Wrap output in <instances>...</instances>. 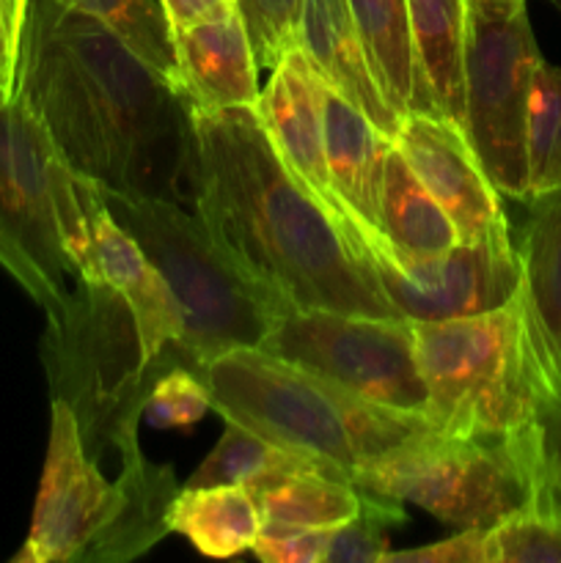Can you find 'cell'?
<instances>
[{
  "label": "cell",
  "instance_id": "cell-31",
  "mask_svg": "<svg viewBox=\"0 0 561 563\" xmlns=\"http://www.w3.org/2000/svg\"><path fill=\"white\" fill-rule=\"evenodd\" d=\"M531 438L539 487L537 509H561V363L539 399Z\"/></svg>",
  "mask_w": 561,
  "mask_h": 563
},
{
  "label": "cell",
  "instance_id": "cell-35",
  "mask_svg": "<svg viewBox=\"0 0 561 563\" xmlns=\"http://www.w3.org/2000/svg\"><path fill=\"white\" fill-rule=\"evenodd\" d=\"M160 5L168 16L170 27L179 31V27H190L226 14L234 9V0H160Z\"/></svg>",
  "mask_w": 561,
  "mask_h": 563
},
{
  "label": "cell",
  "instance_id": "cell-5",
  "mask_svg": "<svg viewBox=\"0 0 561 563\" xmlns=\"http://www.w3.org/2000/svg\"><path fill=\"white\" fill-rule=\"evenodd\" d=\"M50 396L77 421L91 460L116 451L121 462L143 454L138 423L154 383L185 366L176 346L146 355L141 328L124 297L102 280L75 278L66 300L47 313L42 344Z\"/></svg>",
  "mask_w": 561,
  "mask_h": 563
},
{
  "label": "cell",
  "instance_id": "cell-4",
  "mask_svg": "<svg viewBox=\"0 0 561 563\" xmlns=\"http://www.w3.org/2000/svg\"><path fill=\"white\" fill-rule=\"evenodd\" d=\"M212 410L275 445L314 456L346 476L429 421L374 405L264 350H231L198 368Z\"/></svg>",
  "mask_w": 561,
  "mask_h": 563
},
{
  "label": "cell",
  "instance_id": "cell-1",
  "mask_svg": "<svg viewBox=\"0 0 561 563\" xmlns=\"http://www.w3.org/2000/svg\"><path fill=\"white\" fill-rule=\"evenodd\" d=\"M14 93L72 170L102 190L193 203V115L179 80L138 58L105 22L28 0Z\"/></svg>",
  "mask_w": 561,
  "mask_h": 563
},
{
  "label": "cell",
  "instance_id": "cell-34",
  "mask_svg": "<svg viewBox=\"0 0 561 563\" xmlns=\"http://www.w3.org/2000/svg\"><path fill=\"white\" fill-rule=\"evenodd\" d=\"M487 533L482 528H460L443 542L413 550H388L383 563H490Z\"/></svg>",
  "mask_w": 561,
  "mask_h": 563
},
{
  "label": "cell",
  "instance_id": "cell-2",
  "mask_svg": "<svg viewBox=\"0 0 561 563\" xmlns=\"http://www.w3.org/2000/svg\"><path fill=\"white\" fill-rule=\"evenodd\" d=\"M196 214L297 308L402 319L253 108L193 110Z\"/></svg>",
  "mask_w": 561,
  "mask_h": 563
},
{
  "label": "cell",
  "instance_id": "cell-8",
  "mask_svg": "<svg viewBox=\"0 0 561 563\" xmlns=\"http://www.w3.org/2000/svg\"><path fill=\"white\" fill-rule=\"evenodd\" d=\"M352 484L421 506L446 526L482 531L539 506L531 429L509 440H476L427 427L358 467Z\"/></svg>",
  "mask_w": 561,
  "mask_h": 563
},
{
  "label": "cell",
  "instance_id": "cell-24",
  "mask_svg": "<svg viewBox=\"0 0 561 563\" xmlns=\"http://www.w3.org/2000/svg\"><path fill=\"white\" fill-rule=\"evenodd\" d=\"M361 42L366 47L377 86L399 119L413 113L416 55H413L407 0H346Z\"/></svg>",
  "mask_w": 561,
  "mask_h": 563
},
{
  "label": "cell",
  "instance_id": "cell-16",
  "mask_svg": "<svg viewBox=\"0 0 561 563\" xmlns=\"http://www.w3.org/2000/svg\"><path fill=\"white\" fill-rule=\"evenodd\" d=\"M176 75L193 110L253 108L258 64L237 5L215 20L174 31Z\"/></svg>",
  "mask_w": 561,
  "mask_h": 563
},
{
  "label": "cell",
  "instance_id": "cell-28",
  "mask_svg": "<svg viewBox=\"0 0 561 563\" xmlns=\"http://www.w3.org/2000/svg\"><path fill=\"white\" fill-rule=\"evenodd\" d=\"M405 520L399 500L363 493V506L352 520L330 531L324 563H383L388 555V528Z\"/></svg>",
  "mask_w": 561,
  "mask_h": 563
},
{
  "label": "cell",
  "instance_id": "cell-17",
  "mask_svg": "<svg viewBox=\"0 0 561 563\" xmlns=\"http://www.w3.org/2000/svg\"><path fill=\"white\" fill-rule=\"evenodd\" d=\"M416 99L413 113L438 115L465 132L468 0H407Z\"/></svg>",
  "mask_w": 561,
  "mask_h": 563
},
{
  "label": "cell",
  "instance_id": "cell-15",
  "mask_svg": "<svg viewBox=\"0 0 561 563\" xmlns=\"http://www.w3.org/2000/svg\"><path fill=\"white\" fill-rule=\"evenodd\" d=\"M86 209L91 231V269L86 280H102L124 297L138 319L146 355L154 361L163 350L179 344L185 333L179 300L130 231L110 214L102 187L88 176Z\"/></svg>",
  "mask_w": 561,
  "mask_h": 563
},
{
  "label": "cell",
  "instance_id": "cell-23",
  "mask_svg": "<svg viewBox=\"0 0 561 563\" xmlns=\"http://www.w3.org/2000/svg\"><path fill=\"white\" fill-rule=\"evenodd\" d=\"M289 473H324V476L344 478L333 465L314 456L297 454V451L275 445L258 438L251 429L240 423L226 421L223 438L218 440L207 460L193 471L185 487H218V484H240L248 493L258 489L273 478L289 476Z\"/></svg>",
  "mask_w": 561,
  "mask_h": 563
},
{
  "label": "cell",
  "instance_id": "cell-27",
  "mask_svg": "<svg viewBox=\"0 0 561 563\" xmlns=\"http://www.w3.org/2000/svg\"><path fill=\"white\" fill-rule=\"evenodd\" d=\"M528 196L561 187V66H537L526 113ZM528 198V201H531Z\"/></svg>",
  "mask_w": 561,
  "mask_h": 563
},
{
  "label": "cell",
  "instance_id": "cell-21",
  "mask_svg": "<svg viewBox=\"0 0 561 563\" xmlns=\"http://www.w3.org/2000/svg\"><path fill=\"white\" fill-rule=\"evenodd\" d=\"M262 526L256 498L240 484L182 487L170 506V533L190 539L209 559H234L251 550Z\"/></svg>",
  "mask_w": 561,
  "mask_h": 563
},
{
  "label": "cell",
  "instance_id": "cell-3",
  "mask_svg": "<svg viewBox=\"0 0 561 563\" xmlns=\"http://www.w3.org/2000/svg\"><path fill=\"white\" fill-rule=\"evenodd\" d=\"M179 495L174 467L138 454L108 482L82 449L77 421L53 399L50 445L36 509L14 563H124L170 533Z\"/></svg>",
  "mask_w": 561,
  "mask_h": 563
},
{
  "label": "cell",
  "instance_id": "cell-25",
  "mask_svg": "<svg viewBox=\"0 0 561 563\" xmlns=\"http://www.w3.org/2000/svg\"><path fill=\"white\" fill-rule=\"evenodd\" d=\"M264 522L300 528H336L352 520L363 506V493L344 478L324 473H289L253 489Z\"/></svg>",
  "mask_w": 561,
  "mask_h": 563
},
{
  "label": "cell",
  "instance_id": "cell-9",
  "mask_svg": "<svg viewBox=\"0 0 561 563\" xmlns=\"http://www.w3.org/2000/svg\"><path fill=\"white\" fill-rule=\"evenodd\" d=\"M542 53L526 0H468L465 135L495 190L528 203L526 113Z\"/></svg>",
  "mask_w": 561,
  "mask_h": 563
},
{
  "label": "cell",
  "instance_id": "cell-20",
  "mask_svg": "<svg viewBox=\"0 0 561 563\" xmlns=\"http://www.w3.org/2000/svg\"><path fill=\"white\" fill-rule=\"evenodd\" d=\"M520 291L550 372L561 363V187L534 196L522 225Z\"/></svg>",
  "mask_w": 561,
  "mask_h": 563
},
{
  "label": "cell",
  "instance_id": "cell-6",
  "mask_svg": "<svg viewBox=\"0 0 561 563\" xmlns=\"http://www.w3.org/2000/svg\"><path fill=\"white\" fill-rule=\"evenodd\" d=\"M102 192L110 214L130 231L179 300L185 333L174 346L190 372H198L223 352L258 350L278 319L297 308L245 267L237 253L182 203Z\"/></svg>",
  "mask_w": 561,
  "mask_h": 563
},
{
  "label": "cell",
  "instance_id": "cell-38",
  "mask_svg": "<svg viewBox=\"0 0 561 563\" xmlns=\"http://www.w3.org/2000/svg\"><path fill=\"white\" fill-rule=\"evenodd\" d=\"M559 5H561V0H559Z\"/></svg>",
  "mask_w": 561,
  "mask_h": 563
},
{
  "label": "cell",
  "instance_id": "cell-36",
  "mask_svg": "<svg viewBox=\"0 0 561 563\" xmlns=\"http://www.w3.org/2000/svg\"><path fill=\"white\" fill-rule=\"evenodd\" d=\"M16 33L9 16V0H0V97H14Z\"/></svg>",
  "mask_w": 561,
  "mask_h": 563
},
{
  "label": "cell",
  "instance_id": "cell-12",
  "mask_svg": "<svg viewBox=\"0 0 561 563\" xmlns=\"http://www.w3.org/2000/svg\"><path fill=\"white\" fill-rule=\"evenodd\" d=\"M346 245L372 269L394 311L410 322L476 317L506 306L522 280L517 247L457 242L435 256L399 251L374 225H341Z\"/></svg>",
  "mask_w": 561,
  "mask_h": 563
},
{
  "label": "cell",
  "instance_id": "cell-30",
  "mask_svg": "<svg viewBox=\"0 0 561 563\" xmlns=\"http://www.w3.org/2000/svg\"><path fill=\"white\" fill-rule=\"evenodd\" d=\"M302 3L306 0H234L258 69H275L286 53L300 47Z\"/></svg>",
  "mask_w": 561,
  "mask_h": 563
},
{
  "label": "cell",
  "instance_id": "cell-26",
  "mask_svg": "<svg viewBox=\"0 0 561 563\" xmlns=\"http://www.w3.org/2000/svg\"><path fill=\"white\" fill-rule=\"evenodd\" d=\"M105 22L138 58L146 60L163 77L176 80L174 27L163 5L154 0H58Z\"/></svg>",
  "mask_w": 561,
  "mask_h": 563
},
{
  "label": "cell",
  "instance_id": "cell-37",
  "mask_svg": "<svg viewBox=\"0 0 561 563\" xmlns=\"http://www.w3.org/2000/svg\"><path fill=\"white\" fill-rule=\"evenodd\" d=\"M25 5H28V0H9V16H11V25H14L16 42H20L22 20H25Z\"/></svg>",
  "mask_w": 561,
  "mask_h": 563
},
{
  "label": "cell",
  "instance_id": "cell-29",
  "mask_svg": "<svg viewBox=\"0 0 561 563\" xmlns=\"http://www.w3.org/2000/svg\"><path fill=\"white\" fill-rule=\"evenodd\" d=\"M490 563H561V509H534L490 528Z\"/></svg>",
  "mask_w": 561,
  "mask_h": 563
},
{
  "label": "cell",
  "instance_id": "cell-14",
  "mask_svg": "<svg viewBox=\"0 0 561 563\" xmlns=\"http://www.w3.org/2000/svg\"><path fill=\"white\" fill-rule=\"evenodd\" d=\"M322 91L324 77L297 47L275 66L267 86L258 91L253 110L284 157L286 168L317 198L319 207L336 220V225H341L350 209L336 196L328 159H324Z\"/></svg>",
  "mask_w": 561,
  "mask_h": 563
},
{
  "label": "cell",
  "instance_id": "cell-18",
  "mask_svg": "<svg viewBox=\"0 0 561 563\" xmlns=\"http://www.w3.org/2000/svg\"><path fill=\"white\" fill-rule=\"evenodd\" d=\"M300 49L341 97L358 104L385 135L396 137L402 119L388 104L383 88L377 86L346 0H306L302 3Z\"/></svg>",
  "mask_w": 561,
  "mask_h": 563
},
{
  "label": "cell",
  "instance_id": "cell-7",
  "mask_svg": "<svg viewBox=\"0 0 561 563\" xmlns=\"http://www.w3.org/2000/svg\"><path fill=\"white\" fill-rule=\"evenodd\" d=\"M429 427L476 440L526 434L550 368L522 291L476 317L413 322Z\"/></svg>",
  "mask_w": 561,
  "mask_h": 563
},
{
  "label": "cell",
  "instance_id": "cell-33",
  "mask_svg": "<svg viewBox=\"0 0 561 563\" xmlns=\"http://www.w3.org/2000/svg\"><path fill=\"white\" fill-rule=\"evenodd\" d=\"M333 528H300L264 522L253 542V555L264 563H324Z\"/></svg>",
  "mask_w": 561,
  "mask_h": 563
},
{
  "label": "cell",
  "instance_id": "cell-10",
  "mask_svg": "<svg viewBox=\"0 0 561 563\" xmlns=\"http://www.w3.org/2000/svg\"><path fill=\"white\" fill-rule=\"evenodd\" d=\"M66 168L25 99L0 97V264L44 313L66 300L75 278L58 220Z\"/></svg>",
  "mask_w": 561,
  "mask_h": 563
},
{
  "label": "cell",
  "instance_id": "cell-19",
  "mask_svg": "<svg viewBox=\"0 0 561 563\" xmlns=\"http://www.w3.org/2000/svg\"><path fill=\"white\" fill-rule=\"evenodd\" d=\"M322 121L324 159L336 196L350 209L352 220L380 229V187H383L385 157L394 146V137L385 135L328 80L322 91Z\"/></svg>",
  "mask_w": 561,
  "mask_h": 563
},
{
  "label": "cell",
  "instance_id": "cell-32",
  "mask_svg": "<svg viewBox=\"0 0 561 563\" xmlns=\"http://www.w3.org/2000/svg\"><path fill=\"white\" fill-rule=\"evenodd\" d=\"M212 410L207 388L196 372L174 366L154 383L143 416L154 429H185Z\"/></svg>",
  "mask_w": 561,
  "mask_h": 563
},
{
  "label": "cell",
  "instance_id": "cell-22",
  "mask_svg": "<svg viewBox=\"0 0 561 563\" xmlns=\"http://www.w3.org/2000/svg\"><path fill=\"white\" fill-rule=\"evenodd\" d=\"M380 229L399 251L410 256H435L460 242L457 225L424 187L405 154L391 146L380 187Z\"/></svg>",
  "mask_w": 561,
  "mask_h": 563
},
{
  "label": "cell",
  "instance_id": "cell-11",
  "mask_svg": "<svg viewBox=\"0 0 561 563\" xmlns=\"http://www.w3.org/2000/svg\"><path fill=\"white\" fill-rule=\"evenodd\" d=\"M258 350L308 368L374 405L418 416L427 412L410 319L292 308Z\"/></svg>",
  "mask_w": 561,
  "mask_h": 563
},
{
  "label": "cell",
  "instance_id": "cell-13",
  "mask_svg": "<svg viewBox=\"0 0 561 563\" xmlns=\"http://www.w3.org/2000/svg\"><path fill=\"white\" fill-rule=\"evenodd\" d=\"M394 143L424 187L446 209L460 242L512 245L501 192L490 181L482 159L460 126L438 115L410 113L402 119Z\"/></svg>",
  "mask_w": 561,
  "mask_h": 563
}]
</instances>
